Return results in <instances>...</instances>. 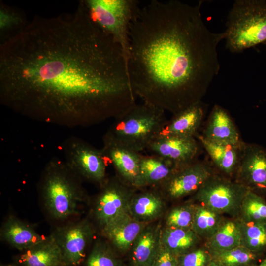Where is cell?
Masks as SVG:
<instances>
[{"label":"cell","mask_w":266,"mask_h":266,"mask_svg":"<svg viewBox=\"0 0 266 266\" xmlns=\"http://www.w3.org/2000/svg\"><path fill=\"white\" fill-rule=\"evenodd\" d=\"M120 47L81 2L72 14L36 17L0 46V101L31 119L84 127L136 104Z\"/></svg>","instance_id":"6da1fadb"},{"label":"cell","mask_w":266,"mask_h":266,"mask_svg":"<svg viewBox=\"0 0 266 266\" xmlns=\"http://www.w3.org/2000/svg\"><path fill=\"white\" fill-rule=\"evenodd\" d=\"M202 3L151 0L130 25L132 90L143 102L173 115L201 101L220 68L217 47L226 33L206 27Z\"/></svg>","instance_id":"7a4b0ae2"},{"label":"cell","mask_w":266,"mask_h":266,"mask_svg":"<svg viewBox=\"0 0 266 266\" xmlns=\"http://www.w3.org/2000/svg\"><path fill=\"white\" fill-rule=\"evenodd\" d=\"M82 182L64 160L55 158L47 162L41 172L38 191L50 220L61 225L81 217L84 205L90 201Z\"/></svg>","instance_id":"3957f363"},{"label":"cell","mask_w":266,"mask_h":266,"mask_svg":"<svg viewBox=\"0 0 266 266\" xmlns=\"http://www.w3.org/2000/svg\"><path fill=\"white\" fill-rule=\"evenodd\" d=\"M166 120L163 109L145 102L136 103L115 118L106 133L141 153L158 136Z\"/></svg>","instance_id":"277c9868"},{"label":"cell","mask_w":266,"mask_h":266,"mask_svg":"<svg viewBox=\"0 0 266 266\" xmlns=\"http://www.w3.org/2000/svg\"><path fill=\"white\" fill-rule=\"evenodd\" d=\"M226 27V46L232 52H240L266 41V1H235Z\"/></svg>","instance_id":"5b68a950"},{"label":"cell","mask_w":266,"mask_h":266,"mask_svg":"<svg viewBox=\"0 0 266 266\" xmlns=\"http://www.w3.org/2000/svg\"><path fill=\"white\" fill-rule=\"evenodd\" d=\"M92 21L119 45L128 67L130 28L140 7L135 0H87L83 1Z\"/></svg>","instance_id":"8992f818"},{"label":"cell","mask_w":266,"mask_h":266,"mask_svg":"<svg viewBox=\"0 0 266 266\" xmlns=\"http://www.w3.org/2000/svg\"><path fill=\"white\" fill-rule=\"evenodd\" d=\"M64 162L81 180L101 187L106 181L108 164L101 150L76 137L68 138L62 146Z\"/></svg>","instance_id":"52a82bcc"},{"label":"cell","mask_w":266,"mask_h":266,"mask_svg":"<svg viewBox=\"0 0 266 266\" xmlns=\"http://www.w3.org/2000/svg\"><path fill=\"white\" fill-rule=\"evenodd\" d=\"M249 190L236 180L215 173L194 197L199 203L234 218L238 217L242 201Z\"/></svg>","instance_id":"ba28073f"},{"label":"cell","mask_w":266,"mask_h":266,"mask_svg":"<svg viewBox=\"0 0 266 266\" xmlns=\"http://www.w3.org/2000/svg\"><path fill=\"white\" fill-rule=\"evenodd\" d=\"M88 217L57 225L51 233L59 247L66 266H79L85 260L94 235Z\"/></svg>","instance_id":"9c48e42d"},{"label":"cell","mask_w":266,"mask_h":266,"mask_svg":"<svg viewBox=\"0 0 266 266\" xmlns=\"http://www.w3.org/2000/svg\"><path fill=\"white\" fill-rule=\"evenodd\" d=\"M215 173L212 164L196 160L178 168L166 181L152 188L164 198L176 200L194 194Z\"/></svg>","instance_id":"30bf717a"},{"label":"cell","mask_w":266,"mask_h":266,"mask_svg":"<svg viewBox=\"0 0 266 266\" xmlns=\"http://www.w3.org/2000/svg\"><path fill=\"white\" fill-rule=\"evenodd\" d=\"M100 188L91 213L101 230L117 217L128 212L130 200L137 189L125 184L116 176L107 178Z\"/></svg>","instance_id":"8fae6325"},{"label":"cell","mask_w":266,"mask_h":266,"mask_svg":"<svg viewBox=\"0 0 266 266\" xmlns=\"http://www.w3.org/2000/svg\"><path fill=\"white\" fill-rule=\"evenodd\" d=\"M235 180L264 197L266 193V149L255 144L244 143Z\"/></svg>","instance_id":"7c38bea8"},{"label":"cell","mask_w":266,"mask_h":266,"mask_svg":"<svg viewBox=\"0 0 266 266\" xmlns=\"http://www.w3.org/2000/svg\"><path fill=\"white\" fill-rule=\"evenodd\" d=\"M200 146L196 137L163 136L152 140L145 151L149 154L169 160L180 167L197 160Z\"/></svg>","instance_id":"4fadbf2b"},{"label":"cell","mask_w":266,"mask_h":266,"mask_svg":"<svg viewBox=\"0 0 266 266\" xmlns=\"http://www.w3.org/2000/svg\"><path fill=\"white\" fill-rule=\"evenodd\" d=\"M102 141L101 150L108 163L114 167L116 176L125 184L134 187L141 153L128 148L106 133Z\"/></svg>","instance_id":"5bb4252c"},{"label":"cell","mask_w":266,"mask_h":266,"mask_svg":"<svg viewBox=\"0 0 266 266\" xmlns=\"http://www.w3.org/2000/svg\"><path fill=\"white\" fill-rule=\"evenodd\" d=\"M147 224L136 220L126 212L106 224L100 230V233L111 246L125 253L131 250Z\"/></svg>","instance_id":"9a60e30c"},{"label":"cell","mask_w":266,"mask_h":266,"mask_svg":"<svg viewBox=\"0 0 266 266\" xmlns=\"http://www.w3.org/2000/svg\"><path fill=\"white\" fill-rule=\"evenodd\" d=\"M195 137L206 151L216 170L230 178L235 175L244 142L237 145L217 143L198 133Z\"/></svg>","instance_id":"2e32d148"},{"label":"cell","mask_w":266,"mask_h":266,"mask_svg":"<svg viewBox=\"0 0 266 266\" xmlns=\"http://www.w3.org/2000/svg\"><path fill=\"white\" fill-rule=\"evenodd\" d=\"M47 237L38 233L33 225L11 214L3 220L0 229V240L19 252L38 244Z\"/></svg>","instance_id":"e0dca14e"},{"label":"cell","mask_w":266,"mask_h":266,"mask_svg":"<svg viewBox=\"0 0 266 266\" xmlns=\"http://www.w3.org/2000/svg\"><path fill=\"white\" fill-rule=\"evenodd\" d=\"M205 105L201 101L197 102L167 120L158 137L176 136L195 137L202 121Z\"/></svg>","instance_id":"ac0fdd59"},{"label":"cell","mask_w":266,"mask_h":266,"mask_svg":"<svg viewBox=\"0 0 266 266\" xmlns=\"http://www.w3.org/2000/svg\"><path fill=\"white\" fill-rule=\"evenodd\" d=\"M179 168L172 162L162 157L142 154L134 187L141 189L156 187L166 181Z\"/></svg>","instance_id":"d6986e66"},{"label":"cell","mask_w":266,"mask_h":266,"mask_svg":"<svg viewBox=\"0 0 266 266\" xmlns=\"http://www.w3.org/2000/svg\"><path fill=\"white\" fill-rule=\"evenodd\" d=\"M19 266H66L62 252L50 234L42 241L15 256Z\"/></svg>","instance_id":"ffe728a7"},{"label":"cell","mask_w":266,"mask_h":266,"mask_svg":"<svg viewBox=\"0 0 266 266\" xmlns=\"http://www.w3.org/2000/svg\"><path fill=\"white\" fill-rule=\"evenodd\" d=\"M201 135L208 140L217 143L235 145L243 143L228 112L218 105L212 109Z\"/></svg>","instance_id":"44dd1931"},{"label":"cell","mask_w":266,"mask_h":266,"mask_svg":"<svg viewBox=\"0 0 266 266\" xmlns=\"http://www.w3.org/2000/svg\"><path fill=\"white\" fill-rule=\"evenodd\" d=\"M161 224H148L131 249L133 266H151L161 245Z\"/></svg>","instance_id":"7402d4cb"},{"label":"cell","mask_w":266,"mask_h":266,"mask_svg":"<svg viewBox=\"0 0 266 266\" xmlns=\"http://www.w3.org/2000/svg\"><path fill=\"white\" fill-rule=\"evenodd\" d=\"M135 193L129 202L128 212L136 220L150 223L160 217L164 209L163 197L155 189Z\"/></svg>","instance_id":"603a6c76"},{"label":"cell","mask_w":266,"mask_h":266,"mask_svg":"<svg viewBox=\"0 0 266 266\" xmlns=\"http://www.w3.org/2000/svg\"><path fill=\"white\" fill-rule=\"evenodd\" d=\"M241 220L238 217L225 219L214 234L205 243L210 253L228 250L241 245Z\"/></svg>","instance_id":"cb8c5ba5"},{"label":"cell","mask_w":266,"mask_h":266,"mask_svg":"<svg viewBox=\"0 0 266 266\" xmlns=\"http://www.w3.org/2000/svg\"><path fill=\"white\" fill-rule=\"evenodd\" d=\"M200 239L191 229H162L161 245L177 257L195 249Z\"/></svg>","instance_id":"d4e9b609"},{"label":"cell","mask_w":266,"mask_h":266,"mask_svg":"<svg viewBox=\"0 0 266 266\" xmlns=\"http://www.w3.org/2000/svg\"><path fill=\"white\" fill-rule=\"evenodd\" d=\"M225 218L201 204H196L192 229L200 238L208 240L218 230Z\"/></svg>","instance_id":"484cf974"},{"label":"cell","mask_w":266,"mask_h":266,"mask_svg":"<svg viewBox=\"0 0 266 266\" xmlns=\"http://www.w3.org/2000/svg\"><path fill=\"white\" fill-rule=\"evenodd\" d=\"M241 222V246L257 253L266 250V221Z\"/></svg>","instance_id":"4316f807"},{"label":"cell","mask_w":266,"mask_h":266,"mask_svg":"<svg viewBox=\"0 0 266 266\" xmlns=\"http://www.w3.org/2000/svg\"><path fill=\"white\" fill-rule=\"evenodd\" d=\"M238 218L242 221H266V201L263 196L252 191L246 193Z\"/></svg>","instance_id":"83f0119b"},{"label":"cell","mask_w":266,"mask_h":266,"mask_svg":"<svg viewBox=\"0 0 266 266\" xmlns=\"http://www.w3.org/2000/svg\"><path fill=\"white\" fill-rule=\"evenodd\" d=\"M213 259L223 266H254L259 253L239 246L219 252L211 253Z\"/></svg>","instance_id":"f1b7e54d"},{"label":"cell","mask_w":266,"mask_h":266,"mask_svg":"<svg viewBox=\"0 0 266 266\" xmlns=\"http://www.w3.org/2000/svg\"><path fill=\"white\" fill-rule=\"evenodd\" d=\"M85 264V266H122L120 260L107 241L95 243L86 259Z\"/></svg>","instance_id":"f546056e"},{"label":"cell","mask_w":266,"mask_h":266,"mask_svg":"<svg viewBox=\"0 0 266 266\" xmlns=\"http://www.w3.org/2000/svg\"><path fill=\"white\" fill-rule=\"evenodd\" d=\"M196 204L187 203L171 209L166 217V226L175 228L191 229Z\"/></svg>","instance_id":"4dcf8cb0"},{"label":"cell","mask_w":266,"mask_h":266,"mask_svg":"<svg viewBox=\"0 0 266 266\" xmlns=\"http://www.w3.org/2000/svg\"><path fill=\"white\" fill-rule=\"evenodd\" d=\"M177 258L179 266H209L213 260L211 253L206 247L196 248Z\"/></svg>","instance_id":"1f68e13d"},{"label":"cell","mask_w":266,"mask_h":266,"mask_svg":"<svg viewBox=\"0 0 266 266\" xmlns=\"http://www.w3.org/2000/svg\"><path fill=\"white\" fill-rule=\"evenodd\" d=\"M26 24H24L22 15L15 10H12L4 5L0 8V34L6 33L13 30L18 29L19 31Z\"/></svg>","instance_id":"d6a6232c"},{"label":"cell","mask_w":266,"mask_h":266,"mask_svg":"<svg viewBox=\"0 0 266 266\" xmlns=\"http://www.w3.org/2000/svg\"><path fill=\"white\" fill-rule=\"evenodd\" d=\"M151 266H179L178 258L161 245Z\"/></svg>","instance_id":"836d02e7"},{"label":"cell","mask_w":266,"mask_h":266,"mask_svg":"<svg viewBox=\"0 0 266 266\" xmlns=\"http://www.w3.org/2000/svg\"><path fill=\"white\" fill-rule=\"evenodd\" d=\"M209 266H223L213 259L211 261Z\"/></svg>","instance_id":"e575fe53"},{"label":"cell","mask_w":266,"mask_h":266,"mask_svg":"<svg viewBox=\"0 0 266 266\" xmlns=\"http://www.w3.org/2000/svg\"><path fill=\"white\" fill-rule=\"evenodd\" d=\"M0 266H19L14 262L9 264H1Z\"/></svg>","instance_id":"d590c367"},{"label":"cell","mask_w":266,"mask_h":266,"mask_svg":"<svg viewBox=\"0 0 266 266\" xmlns=\"http://www.w3.org/2000/svg\"><path fill=\"white\" fill-rule=\"evenodd\" d=\"M254 266H266V257L259 265Z\"/></svg>","instance_id":"8d00e7d4"}]
</instances>
